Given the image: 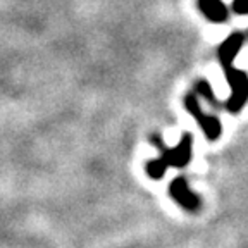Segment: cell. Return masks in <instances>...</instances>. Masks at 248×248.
I'll return each mask as SVG.
<instances>
[{
  "label": "cell",
  "instance_id": "obj_1",
  "mask_svg": "<svg viewBox=\"0 0 248 248\" xmlns=\"http://www.w3.org/2000/svg\"><path fill=\"white\" fill-rule=\"evenodd\" d=\"M150 141H154V143L162 150V155H160L159 159L150 160V162L147 164L148 176L154 179L162 178L169 167H178V169L186 167L190 164L191 157H193V138H191L190 133H185L183 138L179 140V143L176 145L174 148H167L166 145L162 143L160 136H154Z\"/></svg>",
  "mask_w": 248,
  "mask_h": 248
},
{
  "label": "cell",
  "instance_id": "obj_2",
  "mask_svg": "<svg viewBox=\"0 0 248 248\" xmlns=\"http://www.w3.org/2000/svg\"><path fill=\"white\" fill-rule=\"evenodd\" d=\"M224 73L229 88H231V95L224 105L228 108V112L238 114L248 102V74L241 69H236V67H229Z\"/></svg>",
  "mask_w": 248,
  "mask_h": 248
},
{
  "label": "cell",
  "instance_id": "obj_3",
  "mask_svg": "<svg viewBox=\"0 0 248 248\" xmlns=\"http://www.w3.org/2000/svg\"><path fill=\"white\" fill-rule=\"evenodd\" d=\"M185 105H186V110H188V112L197 119L198 126L202 128L205 138L210 140V141H216L222 133L221 121L217 119L216 116H210V114H205L203 110H202V107H200V104H198V98H197L195 93H188V95H186Z\"/></svg>",
  "mask_w": 248,
  "mask_h": 248
},
{
  "label": "cell",
  "instance_id": "obj_4",
  "mask_svg": "<svg viewBox=\"0 0 248 248\" xmlns=\"http://www.w3.org/2000/svg\"><path fill=\"white\" fill-rule=\"evenodd\" d=\"M169 191H170V197L174 198L176 203L181 205L185 210H188V212H197V210H200V205H202L200 197L190 190L188 181H186L185 178H181V176L176 178L174 181L170 183Z\"/></svg>",
  "mask_w": 248,
  "mask_h": 248
},
{
  "label": "cell",
  "instance_id": "obj_5",
  "mask_svg": "<svg viewBox=\"0 0 248 248\" xmlns=\"http://www.w3.org/2000/svg\"><path fill=\"white\" fill-rule=\"evenodd\" d=\"M243 43H245L243 33H232V35H229L228 38L221 43V46L217 48V57H219V62H221V66L224 71L232 67V62H234L236 55L240 54Z\"/></svg>",
  "mask_w": 248,
  "mask_h": 248
},
{
  "label": "cell",
  "instance_id": "obj_6",
  "mask_svg": "<svg viewBox=\"0 0 248 248\" xmlns=\"http://www.w3.org/2000/svg\"><path fill=\"white\" fill-rule=\"evenodd\" d=\"M198 9L212 23H224L229 17V11L222 0H198Z\"/></svg>",
  "mask_w": 248,
  "mask_h": 248
},
{
  "label": "cell",
  "instance_id": "obj_7",
  "mask_svg": "<svg viewBox=\"0 0 248 248\" xmlns=\"http://www.w3.org/2000/svg\"><path fill=\"white\" fill-rule=\"evenodd\" d=\"M197 92L200 93L202 97L205 98L207 102H209L212 107H216V108H221L222 107V104L219 100L216 98V93H214V90H212V86H210V83L209 81H198V85H197Z\"/></svg>",
  "mask_w": 248,
  "mask_h": 248
},
{
  "label": "cell",
  "instance_id": "obj_8",
  "mask_svg": "<svg viewBox=\"0 0 248 248\" xmlns=\"http://www.w3.org/2000/svg\"><path fill=\"white\" fill-rule=\"evenodd\" d=\"M231 9H232L234 14L247 16L248 14V0H232Z\"/></svg>",
  "mask_w": 248,
  "mask_h": 248
}]
</instances>
